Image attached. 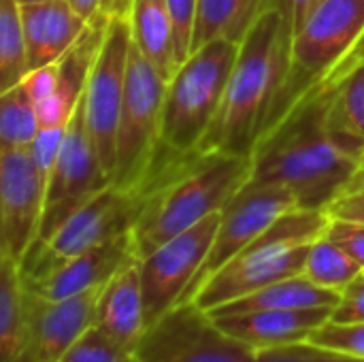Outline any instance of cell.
Returning a JSON list of instances; mask_svg holds the SVG:
<instances>
[{"instance_id":"cell-1","label":"cell","mask_w":364,"mask_h":362,"mask_svg":"<svg viewBox=\"0 0 364 362\" xmlns=\"http://www.w3.org/2000/svg\"><path fill=\"white\" fill-rule=\"evenodd\" d=\"M364 147L341 139L326 119V98L296 100L258 139L252 181L290 190L301 209L324 211L363 169Z\"/></svg>"},{"instance_id":"cell-2","label":"cell","mask_w":364,"mask_h":362,"mask_svg":"<svg viewBox=\"0 0 364 362\" xmlns=\"http://www.w3.org/2000/svg\"><path fill=\"white\" fill-rule=\"evenodd\" d=\"M292 28L286 0H264L226 83L220 111L196 151L252 158L282 96L290 68Z\"/></svg>"},{"instance_id":"cell-3","label":"cell","mask_w":364,"mask_h":362,"mask_svg":"<svg viewBox=\"0 0 364 362\" xmlns=\"http://www.w3.org/2000/svg\"><path fill=\"white\" fill-rule=\"evenodd\" d=\"M252 179V158L228 154H171L164 149L139 190L132 226L136 258L222 211Z\"/></svg>"},{"instance_id":"cell-4","label":"cell","mask_w":364,"mask_h":362,"mask_svg":"<svg viewBox=\"0 0 364 362\" xmlns=\"http://www.w3.org/2000/svg\"><path fill=\"white\" fill-rule=\"evenodd\" d=\"M326 226V211L294 209L286 213L213 273L192 301L205 312H213L275 282L303 275L309 247Z\"/></svg>"},{"instance_id":"cell-5","label":"cell","mask_w":364,"mask_h":362,"mask_svg":"<svg viewBox=\"0 0 364 362\" xmlns=\"http://www.w3.org/2000/svg\"><path fill=\"white\" fill-rule=\"evenodd\" d=\"M237 53L239 43L215 38L192 51L168 79L162 109L166 151L190 154L200 145L220 111Z\"/></svg>"},{"instance_id":"cell-6","label":"cell","mask_w":364,"mask_h":362,"mask_svg":"<svg viewBox=\"0 0 364 362\" xmlns=\"http://www.w3.org/2000/svg\"><path fill=\"white\" fill-rule=\"evenodd\" d=\"M166 85L168 81L132 43L115 141V171L111 179V183L124 192L139 194L164 154L162 109Z\"/></svg>"},{"instance_id":"cell-7","label":"cell","mask_w":364,"mask_h":362,"mask_svg":"<svg viewBox=\"0 0 364 362\" xmlns=\"http://www.w3.org/2000/svg\"><path fill=\"white\" fill-rule=\"evenodd\" d=\"M363 32L364 0H320L307 21L292 34L288 77L264 130L324 75Z\"/></svg>"},{"instance_id":"cell-8","label":"cell","mask_w":364,"mask_h":362,"mask_svg":"<svg viewBox=\"0 0 364 362\" xmlns=\"http://www.w3.org/2000/svg\"><path fill=\"white\" fill-rule=\"evenodd\" d=\"M139 196L109 183L81 205L45 243L32 245L19 271L23 280H38L70 258L132 230Z\"/></svg>"},{"instance_id":"cell-9","label":"cell","mask_w":364,"mask_h":362,"mask_svg":"<svg viewBox=\"0 0 364 362\" xmlns=\"http://www.w3.org/2000/svg\"><path fill=\"white\" fill-rule=\"evenodd\" d=\"M256 356L194 301L175 305L147 326L134 350L136 362H256Z\"/></svg>"},{"instance_id":"cell-10","label":"cell","mask_w":364,"mask_h":362,"mask_svg":"<svg viewBox=\"0 0 364 362\" xmlns=\"http://www.w3.org/2000/svg\"><path fill=\"white\" fill-rule=\"evenodd\" d=\"M109 183L111 181L102 171L98 151L87 128L83 94L64 132V141L45 196L41 233L34 245L45 243L81 205H85Z\"/></svg>"},{"instance_id":"cell-11","label":"cell","mask_w":364,"mask_h":362,"mask_svg":"<svg viewBox=\"0 0 364 362\" xmlns=\"http://www.w3.org/2000/svg\"><path fill=\"white\" fill-rule=\"evenodd\" d=\"M132 45L130 19H109L100 51L85 87V119L109 181L115 171V141L126 92L128 53Z\"/></svg>"},{"instance_id":"cell-12","label":"cell","mask_w":364,"mask_h":362,"mask_svg":"<svg viewBox=\"0 0 364 362\" xmlns=\"http://www.w3.org/2000/svg\"><path fill=\"white\" fill-rule=\"evenodd\" d=\"M301 209L299 198L275 183L247 181L235 198L222 209V220L213 239V245L196 273L194 282L186 290L181 303L192 301L203 284L218 273L226 262H230L243 247H247L256 237H260L271 224H275L286 213Z\"/></svg>"},{"instance_id":"cell-13","label":"cell","mask_w":364,"mask_h":362,"mask_svg":"<svg viewBox=\"0 0 364 362\" xmlns=\"http://www.w3.org/2000/svg\"><path fill=\"white\" fill-rule=\"evenodd\" d=\"M222 211L211 213L196 226L166 241L149 256L141 258V284H143V303L147 326L158 322L166 312L179 305L186 297V290L200 271L218 226Z\"/></svg>"},{"instance_id":"cell-14","label":"cell","mask_w":364,"mask_h":362,"mask_svg":"<svg viewBox=\"0 0 364 362\" xmlns=\"http://www.w3.org/2000/svg\"><path fill=\"white\" fill-rule=\"evenodd\" d=\"M47 181L34 166L30 149L0 151V258L21 267L38 239Z\"/></svg>"},{"instance_id":"cell-15","label":"cell","mask_w":364,"mask_h":362,"mask_svg":"<svg viewBox=\"0 0 364 362\" xmlns=\"http://www.w3.org/2000/svg\"><path fill=\"white\" fill-rule=\"evenodd\" d=\"M100 290L102 288H96L62 301H49L28 290L30 346L26 362H60V358L94 326Z\"/></svg>"},{"instance_id":"cell-16","label":"cell","mask_w":364,"mask_h":362,"mask_svg":"<svg viewBox=\"0 0 364 362\" xmlns=\"http://www.w3.org/2000/svg\"><path fill=\"white\" fill-rule=\"evenodd\" d=\"M136 258L132 230L117 235L60 265L38 280H23V286L43 299L62 301L96 288H102L122 267Z\"/></svg>"},{"instance_id":"cell-17","label":"cell","mask_w":364,"mask_h":362,"mask_svg":"<svg viewBox=\"0 0 364 362\" xmlns=\"http://www.w3.org/2000/svg\"><path fill=\"white\" fill-rule=\"evenodd\" d=\"M333 307H316V309H271V312H250L213 318L218 326L252 348L254 352L286 348L294 344H303L309 339L314 331L331 320Z\"/></svg>"},{"instance_id":"cell-18","label":"cell","mask_w":364,"mask_h":362,"mask_svg":"<svg viewBox=\"0 0 364 362\" xmlns=\"http://www.w3.org/2000/svg\"><path fill=\"white\" fill-rule=\"evenodd\" d=\"M94 326L117 348L134 354L143 333L147 331L139 258L122 267L102 286L96 301Z\"/></svg>"},{"instance_id":"cell-19","label":"cell","mask_w":364,"mask_h":362,"mask_svg":"<svg viewBox=\"0 0 364 362\" xmlns=\"http://www.w3.org/2000/svg\"><path fill=\"white\" fill-rule=\"evenodd\" d=\"M107 17L94 19L87 30L81 34V38L58 60V81L53 94L36 105L41 128H62L68 126L79 100L85 94L96 55L100 51L105 30H107Z\"/></svg>"},{"instance_id":"cell-20","label":"cell","mask_w":364,"mask_h":362,"mask_svg":"<svg viewBox=\"0 0 364 362\" xmlns=\"http://www.w3.org/2000/svg\"><path fill=\"white\" fill-rule=\"evenodd\" d=\"M21 21L30 70L58 62L92 23L68 0L21 6Z\"/></svg>"},{"instance_id":"cell-21","label":"cell","mask_w":364,"mask_h":362,"mask_svg":"<svg viewBox=\"0 0 364 362\" xmlns=\"http://www.w3.org/2000/svg\"><path fill=\"white\" fill-rule=\"evenodd\" d=\"M341 299V292L326 290L309 282L305 275H294L282 282H275L262 290H256L243 299L230 301L213 312L211 318L250 314V312H271V309H316V307H335Z\"/></svg>"},{"instance_id":"cell-22","label":"cell","mask_w":364,"mask_h":362,"mask_svg":"<svg viewBox=\"0 0 364 362\" xmlns=\"http://www.w3.org/2000/svg\"><path fill=\"white\" fill-rule=\"evenodd\" d=\"M134 47L168 81L179 68L175 49V26L164 0H134L130 11Z\"/></svg>"},{"instance_id":"cell-23","label":"cell","mask_w":364,"mask_h":362,"mask_svg":"<svg viewBox=\"0 0 364 362\" xmlns=\"http://www.w3.org/2000/svg\"><path fill=\"white\" fill-rule=\"evenodd\" d=\"M30 346V297L19 265L0 258V362H26Z\"/></svg>"},{"instance_id":"cell-24","label":"cell","mask_w":364,"mask_h":362,"mask_svg":"<svg viewBox=\"0 0 364 362\" xmlns=\"http://www.w3.org/2000/svg\"><path fill=\"white\" fill-rule=\"evenodd\" d=\"M264 0H198L190 53L215 38L241 43Z\"/></svg>"},{"instance_id":"cell-25","label":"cell","mask_w":364,"mask_h":362,"mask_svg":"<svg viewBox=\"0 0 364 362\" xmlns=\"http://www.w3.org/2000/svg\"><path fill=\"white\" fill-rule=\"evenodd\" d=\"M320 96L326 98L328 126L341 139L364 147V66L348 75L335 90Z\"/></svg>"},{"instance_id":"cell-26","label":"cell","mask_w":364,"mask_h":362,"mask_svg":"<svg viewBox=\"0 0 364 362\" xmlns=\"http://www.w3.org/2000/svg\"><path fill=\"white\" fill-rule=\"evenodd\" d=\"M41 130L36 105L23 81L0 92V151L28 149Z\"/></svg>"},{"instance_id":"cell-27","label":"cell","mask_w":364,"mask_h":362,"mask_svg":"<svg viewBox=\"0 0 364 362\" xmlns=\"http://www.w3.org/2000/svg\"><path fill=\"white\" fill-rule=\"evenodd\" d=\"M363 267L346 254L328 237H320L311 243L303 275L320 288L343 292L352 282L363 275Z\"/></svg>"},{"instance_id":"cell-28","label":"cell","mask_w":364,"mask_h":362,"mask_svg":"<svg viewBox=\"0 0 364 362\" xmlns=\"http://www.w3.org/2000/svg\"><path fill=\"white\" fill-rule=\"evenodd\" d=\"M30 73L21 4L0 0V92L17 85Z\"/></svg>"},{"instance_id":"cell-29","label":"cell","mask_w":364,"mask_h":362,"mask_svg":"<svg viewBox=\"0 0 364 362\" xmlns=\"http://www.w3.org/2000/svg\"><path fill=\"white\" fill-rule=\"evenodd\" d=\"M60 362H136L132 352L117 348L96 326H92Z\"/></svg>"},{"instance_id":"cell-30","label":"cell","mask_w":364,"mask_h":362,"mask_svg":"<svg viewBox=\"0 0 364 362\" xmlns=\"http://www.w3.org/2000/svg\"><path fill=\"white\" fill-rule=\"evenodd\" d=\"M307 341L320 348H328V350H337L343 354L364 358V322L337 324L328 320L318 331H314Z\"/></svg>"},{"instance_id":"cell-31","label":"cell","mask_w":364,"mask_h":362,"mask_svg":"<svg viewBox=\"0 0 364 362\" xmlns=\"http://www.w3.org/2000/svg\"><path fill=\"white\" fill-rule=\"evenodd\" d=\"M256 362H364V358L303 341L286 348L264 350L256 356Z\"/></svg>"},{"instance_id":"cell-32","label":"cell","mask_w":364,"mask_h":362,"mask_svg":"<svg viewBox=\"0 0 364 362\" xmlns=\"http://www.w3.org/2000/svg\"><path fill=\"white\" fill-rule=\"evenodd\" d=\"M364 66V32L363 36L307 90V92H303L301 94V98H305V96H320V94H326V92H331V90H335L348 75H352L356 68H360ZM299 98V100H301Z\"/></svg>"},{"instance_id":"cell-33","label":"cell","mask_w":364,"mask_h":362,"mask_svg":"<svg viewBox=\"0 0 364 362\" xmlns=\"http://www.w3.org/2000/svg\"><path fill=\"white\" fill-rule=\"evenodd\" d=\"M324 211L335 220H352L364 224V166Z\"/></svg>"},{"instance_id":"cell-34","label":"cell","mask_w":364,"mask_h":362,"mask_svg":"<svg viewBox=\"0 0 364 362\" xmlns=\"http://www.w3.org/2000/svg\"><path fill=\"white\" fill-rule=\"evenodd\" d=\"M164 2H166L168 13L173 17L177 62L181 66L190 58L192 30H194V17H196V4H198V0H164Z\"/></svg>"},{"instance_id":"cell-35","label":"cell","mask_w":364,"mask_h":362,"mask_svg":"<svg viewBox=\"0 0 364 362\" xmlns=\"http://www.w3.org/2000/svg\"><path fill=\"white\" fill-rule=\"evenodd\" d=\"M333 243H337L346 254H350L364 269V224L352 220H335L328 218V226L324 230Z\"/></svg>"},{"instance_id":"cell-36","label":"cell","mask_w":364,"mask_h":362,"mask_svg":"<svg viewBox=\"0 0 364 362\" xmlns=\"http://www.w3.org/2000/svg\"><path fill=\"white\" fill-rule=\"evenodd\" d=\"M331 322L337 324H356L364 322V277L360 275L356 282H352L343 292L339 303L333 307Z\"/></svg>"},{"instance_id":"cell-37","label":"cell","mask_w":364,"mask_h":362,"mask_svg":"<svg viewBox=\"0 0 364 362\" xmlns=\"http://www.w3.org/2000/svg\"><path fill=\"white\" fill-rule=\"evenodd\" d=\"M320 0H286L288 4V15H290V28L292 34L307 21V17L311 15V11L316 9Z\"/></svg>"},{"instance_id":"cell-38","label":"cell","mask_w":364,"mask_h":362,"mask_svg":"<svg viewBox=\"0 0 364 362\" xmlns=\"http://www.w3.org/2000/svg\"><path fill=\"white\" fill-rule=\"evenodd\" d=\"M134 0H100V17L107 19H130V11H132Z\"/></svg>"},{"instance_id":"cell-39","label":"cell","mask_w":364,"mask_h":362,"mask_svg":"<svg viewBox=\"0 0 364 362\" xmlns=\"http://www.w3.org/2000/svg\"><path fill=\"white\" fill-rule=\"evenodd\" d=\"M68 2L87 21H94L100 17V0H68Z\"/></svg>"},{"instance_id":"cell-40","label":"cell","mask_w":364,"mask_h":362,"mask_svg":"<svg viewBox=\"0 0 364 362\" xmlns=\"http://www.w3.org/2000/svg\"><path fill=\"white\" fill-rule=\"evenodd\" d=\"M21 6H32V4H45V2H55V0H17Z\"/></svg>"},{"instance_id":"cell-41","label":"cell","mask_w":364,"mask_h":362,"mask_svg":"<svg viewBox=\"0 0 364 362\" xmlns=\"http://www.w3.org/2000/svg\"><path fill=\"white\" fill-rule=\"evenodd\" d=\"M363 166H364V158H363Z\"/></svg>"},{"instance_id":"cell-42","label":"cell","mask_w":364,"mask_h":362,"mask_svg":"<svg viewBox=\"0 0 364 362\" xmlns=\"http://www.w3.org/2000/svg\"><path fill=\"white\" fill-rule=\"evenodd\" d=\"M363 277H364V271H363Z\"/></svg>"}]
</instances>
